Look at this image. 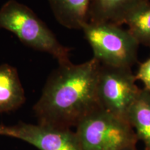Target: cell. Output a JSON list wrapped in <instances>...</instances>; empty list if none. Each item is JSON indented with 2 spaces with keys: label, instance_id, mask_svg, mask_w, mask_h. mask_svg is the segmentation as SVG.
<instances>
[{
  "label": "cell",
  "instance_id": "cell-1",
  "mask_svg": "<svg viewBox=\"0 0 150 150\" xmlns=\"http://www.w3.org/2000/svg\"><path fill=\"white\" fill-rule=\"evenodd\" d=\"M100 63L94 58L73 64H61L49 76L41 96L33 106L38 123L75 127L99 107L97 77Z\"/></svg>",
  "mask_w": 150,
  "mask_h": 150
},
{
  "label": "cell",
  "instance_id": "cell-2",
  "mask_svg": "<svg viewBox=\"0 0 150 150\" xmlns=\"http://www.w3.org/2000/svg\"><path fill=\"white\" fill-rule=\"evenodd\" d=\"M0 29L13 33L27 46L52 55L59 65L70 62L71 49L62 45L31 8L16 0H8L0 8Z\"/></svg>",
  "mask_w": 150,
  "mask_h": 150
},
{
  "label": "cell",
  "instance_id": "cell-3",
  "mask_svg": "<svg viewBox=\"0 0 150 150\" xmlns=\"http://www.w3.org/2000/svg\"><path fill=\"white\" fill-rule=\"evenodd\" d=\"M81 150H126L138 140L128 121L97 107L75 127Z\"/></svg>",
  "mask_w": 150,
  "mask_h": 150
},
{
  "label": "cell",
  "instance_id": "cell-4",
  "mask_svg": "<svg viewBox=\"0 0 150 150\" xmlns=\"http://www.w3.org/2000/svg\"><path fill=\"white\" fill-rule=\"evenodd\" d=\"M93 57L103 65L130 67L138 60L140 45L128 29L106 22L88 21L82 27Z\"/></svg>",
  "mask_w": 150,
  "mask_h": 150
},
{
  "label": "cell",
  "instance_id": "cell-5",
  "mask_svg": "<svg viewBox=\"0 0 150 150\" xmlns=\"http://www.w3.org/2000/svg\"><path fill=\"white\" fill-rule=\"evenodd\" d=\"M130 67L100 64L97 83L99 107L127 120V115L140 89Z\"/></svg>",
  "mask_w": 150,
  "mask_h": 150
},
{
  "label": "cell",
  "instance_id": "cell-6",
  "mask_svg": "<svg viewBox=\"0 0 150 150\" xmlns=\"http://www.w3.org/2000/svg\"><path fill=\"white\" fill-rule=\"evenodd\" d=\"M7 136L27 142L39 150H81L77 135L70 128L19 122L8 127Z\"/></svg>",
  "mask_w": 150,
  "mask_h": 150
},
{
  "label": "cell",
  "instance_id": "cell-7",
  "mask_svg": "<svg viewBox=\"0 0 150 150\" xmlns=\"http://www.w3.org/2000/svg\"><path fill=\"white\" fill-rule=\"evenodd\" d=\"M149 0H91L89 20L122 26L130 13Z\"/></svg>",
  "mask_w": 150,
  "mask_h": 150
},
{
  "label": "cell",
  "instance_id": "cell-8",
  "mask_svg": "<svg viewBox=\"0 0 150 150\" xmlns=\"http://www.w3.org/2000/svg\"><path fill=\"white\" fill-rule=\"evenodd\" d=\"M25 101L17 69L6 63L0 65V113L17 110Z\"/></svg>",
  "mask_w": 150,
  "mask_h": 150
},
{
  "label": "cell",
  "instance_id": "cell-9",
  "mask_svg": "<svg viewBox=\"0 0 150 150\" xmlns=\"http://www.w3.org/2000/svg\"><path fill=\"white\" fill-rule=\"evenodd\" d=\"M91 0H49L59 23L70 29L81 30L89 20Z\"/></svg>",
  "mask_w": 150,
  "mask_h": 150
},
{
  "label": "cell",
  "instance_id": "cell-10",
  "mask_svg": "<svg viewBox=\"0 0 150 150\" xmlns=\"http://www.w3.org/2000/svg\"><path fill=\"white\" fill-rule=\"evenodd\" d=\"M127 120L145 150H150V91L140 89L129 108Z\"/></svg>",
  "mask_w": 150,
  "mask_h": 150
},
{
  "label": "cell",
  "instance_id": "cell-11",
  "mask_svg": "<svg viewBox=\"0 0 150 150\" xmlns=\"http://www.w3.org/2000/svg\"><path fill=\"white\" fill-rule=\"evenodd\" d=\"M125 24L138 44L150 47V0L131 11Z\"/></svg>",
  "mask_w": 150,
  "mask_h": 150
},
{
  "label": "cell",
  "instance_id": "cell-12",
  "mask_svg": "<svg viewBox=\"0 0 150 150\" xmlns=\"http://www.w3.org/2000/svg\"><path fill=\"white\" fill-rule=\"evenodd\" d=\"M137 80L143 84L144 88L150 91V58L140 63L136 74Z\"/></svg>",
  "mask_w": 150,
  "mask_h": 150
},
{
  "label": "cell",
  "instance_id": "cell-13",
  "mask_svg": "<svg viewBox=\"0 0 150 150\" xmlns=\"http://www.w3.org/2000/svg\"><path fill=\"white\" fill-rule=\"evenodd\" d=\"M7 132H8V126L0 125V136H7Z\"/></svg>",
  "mask_w": 150,
  "mask_h": 150
},
{
  "label": "cell",
  "instance_id": "cell-14",
  "mask_svg": "<svg viewBox=\"0 0 150 150\" xmlns=\"http://www.w3.org/2000/svg\"><path fill=\"white\" fill-rule=\"evenodd\" d=\"M126 150H138V148H137V147H135L130 148V149H126Z\"/></svg>",
  "mask_w": 150,
  "mask_h": 150
}]
</instances>
